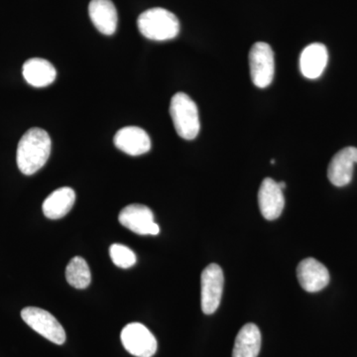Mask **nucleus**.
<instances>
[{"label":"nucleus","instance_id":"f257e3e1","mask_svg":"<svg viewBox=\"0 0 357 357\" xmlns=\"http://www.w3.org/2000/svg\"><path fill=\"white\" fill-rule=\"evenodd\" d=\"M52 149L50 136L44 129L33 128L18 143L16 161L20 172L30 176L38 172L48 161Z\"/></svg>","mask_w":357,"mask_h":357},{"label":"nucleus","instance_id":"f03ea898","mask_svg":"<svg viewBox=\"0 0 357 357\" xmlns=\"http://www.w3.org/2000/svg\"><path fill=\"white\" fill-rule=\"evenodd\" d=\"M137 25L143 36L154 41L176 38L180 32V22L175 14L160 7L141 13Z\"/></svg>","mask_w":357,"mask_h":357},{"label":"nucleus","instance_id":"7ed1b4c3","mask_svg":"<svg viewBox=\"0 0 357 357\" xmlns=\"http://www.w3.org/2000/svg\"><path fill=\"white\" fill-rule=\"evenodd\" d=\"M170 114L174 128L180 137L194 140L198 136L201 129L199 109L189 96L185 93L174 95L170 103Z\"/></svg>","mask_w":357,"mask_h":357},{"label":"nucleus","instance_id":"20e7f679","mask_svg":"<svg viewBox=\"0 0 357 357\" xmlns=\"http://www.w3.org/2000/svg\"><path fill=\"white\" fill-rule=\"evenodd\" d=\"M249 68L252 83L257 88L264 89L271 84L274 79V52L271 46L264 42H257L249 52Z\"/></svg>","mask_w":357,"mask_h":357},{"label":"nucleus","instance_id":"39448f33","mask_svg":"<svg viewBox=\"0 0 357 357\" xmlns=\"http://www.w3.org/2000/svg\"><path fill=\"white\" fill-rule=\"evenodd\" d=\"M21 318L32 330L53 344H65L64 328L50 312L40 307H27L21 312Z\"/></svg>","mask_w":357,"mask_h":357},{"label":"nucleus","instance_id":"423d86ee","mask_svg":"<svg viewBox=\"0 0 357 357\" xmlns=\"http://www.w3.org/2000/svg\"><path fill=\"white\" fill-rule=\"evenodd\" d=\"M225 276L218 264L204 268L201 276V305L206 314L217 312L222 301Z\"/></svg>","mask_w":357,"mask_h":357},{"label":"nucleus","instance_id":"0eeeda50","mask_svg":"<svg viewBox=\"0 0 357 357\" xmlns=\"http://www.w3.org/2000/svg\"><path fill=\"white\" fill-rule=\"evenodd\" d=\"M121 338L124 349L134 356L152 357L156 354V338L142 324L131 323L124 326Z\"/></svg>","mask_w":357,"mask_h":357},{"label":"nucleus","instance_id":"6e6552de","mask_svg":"<svg viewBox=\"0 0 357 357\" xmlns=\"http://www.w3.org/2000/svg\"><path fill=\"white\" fill-rule=\"evenodd\" d=\"M119 220L124 227L139 236H157L160 232L153 213L144 204H129L122 208Z\"/></svg>","mask_w":357,"mask_h":357},{"label":"nucleus","instance_id":"1a4fd4ad","mask_svg":"<svg viewBox=\"0 0 357 357\" xmlns=\"http://www.w3.org/2000/svg\"><path fill=\"white\" fill-rule=\"evenodd\" d=\"M297 277L301 287L309 293L319 292L330 283L328 268L314 258H306L299 263Z\"/></svg>","mask_w":357,"mask_h":357},{"label":"nucleus","instance_id":"9d476101","mask_svg":"<svg viewBox=\"0 0 357 357\" xmlns=\"http://www.w3.org/2000/svg\"><path fill=\"white\" fill-rule=\"evenodd\" d=\"M258 204L265 220H275L280 218L285 206V198L283 190L273 178H266L262 181L258 192Z\"/></svg>","mask_w":357,"mask_h":357},{"label":"nucleus","instance_id":"9b49d317","mask_svg":"<svg viewBox=\"0 0 357 357\" xmlns=\"http://www.w3.org/2000/svg\"><path fill=\"white\" fill-rule=\"evenodd\" d=\"M114 145L130 156H140L151 149V139L144 129L137 126H126L117 131Z\"/></svg>","mask_w":357,"mask_h":357},{"label":"nucleus","instance_id":"f8f14e48","mask_svg":"<svg viewBox=\"0 0 357 357\" xmlns=\"http://www.w3.org/2000/svg\"><path fill=\"white\" fill-rule=\"evenodd\" d=\"M354 164H357V148L347 147L340 150L328 165V180L337 187L349 185L354 176Z\"/></svg>","mask_w":357,"mask_h":357},{"label":"nucleus","instance_id":"ddd939ff","mask_svg":"<svg viewBox=\"0 0 357 357\" xmlns=\"http://www.w3.org/2000/svg\"><path fill=\"white\" fill-rule=\"evenodd\" d=\"M89 14L93 24L103 35L110 36L116 31L119 15L112 0H91Z\"/></svg>","mask_w":357,"mask_h":357},{"label":"nucleus","instance_id":"4468645a","mask_svg":"<svg viewBox=\"0 0 357 357\" xmlns=\"http://www.w3.org/2000/svg\"><path fill=\"white\" fill-rule=\"evenodd\" d=\"M328 61V49L325 45L321 43L309 45L301 53V73L307 79H318L325 70Z\"/></svg>","mask_w":357,"mask_h":357},{"label":"nucleus","instance_id":"2eb2a0df","mask_svg":"<svg viewBox=\"0 0 357 357\" xmlns=\"http://www.w3.org/2000/svg\"><path fill=\"white\" fill-rule=\"evenodd\" d=\"M23 77L30 86L44 88L50 86L57 77V70L49 61L41 58H32L23 65Z\"/></svg>","mask_w":357,"mask_h":357},{"label":"nucleus","instance_id":"dca6fc26","mask_svg":"<svg viewBox=\"0 0 357 357\" xmlns=\"http://www.w3.org/2000/svg\"><path fill=\"white\" fill-rule=\"evenodd\" d=\"M76 202V192L69 187H63L52 192L43 203L45 217L49 220L64 218L72 210Z\"/></svg>","mask_w":357,"mask_h":357},{"label":"nucleus","instance_id":"f3484780","mask_svg":"<svg viewBox=\"0 0 357 357\" xmlns=\"http://www.w3.org/2000/svg\"><path fill=\"white\" fill-rule=\"evenodd\" d=\"M261 333L255 324H246L237 333L232 357H258L261 349Z\"/></svg>","mask_w":357,"mask_h":357},{"label":"nucleus","instance_id":"a211bd4d","mask_svg":"<svg viewBox=\"0 0 357 357\" xmlns=\"http://www.w3.org/2000/svg\"><path fill=\"white\" fill-rule=\"evenodd\" d=\"M66 279L70 286L76 289L89 287L91 281V270L84 258L76 256L70 259L66 268Z\"/></svg>","mask_w":357,"mask_h":357},{"label":"nucleus","instance_id":"6ab92c4d","mask_svg":"<svg viewBox=\"0 0 357 357\" xmlns=\"http://www.w3.org/2000/svg\"><path fill=\"white\" fill-rule=\"evenodd\" d=\"M110 258L117 267L128 269L135 265L136 255L128 246L122 244H112L109 248Z\"/></svg>","mask_w":357,"mask_h":357},{"label":"nucleus","instance_id":"aec40b11","mask_svg":"<svg viewBox=\"0 0 357 357\" xmlns=\"http://www.w3.org/2000/svg\"><path fill=\"white\" fill-rule=\"evenodd\" d=\"M278 184H279V185H280V188H281V189H282V190L285 189V188H286V184H285V183H284V182H280V183H278Z\"/></svg>","mask_w":357,"mask_h":357}]
</instances>
